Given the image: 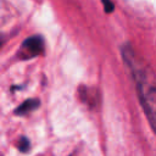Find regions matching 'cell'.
I'll return each mask as SVG.
<instances>
[{
	"instance_id": "6da1fadb",
	"label": "cell",
	"mask_w": 156,
	"mask_h": 156,
	"mask_svg": "<svg viewBox=\"0 0 156 156\" xmlns=\"http://www.w3.org/2000/svg\"><path fill=\"white\" fill-rule=\"evenodd\" d=\"M122 56L132 72L139 100L147 121L156 133V74L129 45L123 46Z\"/></svg>"
},
{
	"instance_id": "7a4b0ae2",
	"label": "cell",
	"mask_w": 156,
	"mask_h": 156,
	"mask_svg": "<svg viewBox=\"0 0 156 156\" xmlns=\"http://www.w3.org/2000/svg\"><path fill=\"white\" fill-rule=\"evenodd\" d=\"M43 49H44L43 39L40 37H30L22 44L21 54L24 58H28V57H33L41 54Z\"/></svg>"
},
{
	"instance_id": "3957f363",
	"label": "cell",
	"mask_w": 156,
	"mask_h": 156,
	"mask_svg": "<svg viewBox=\"0 0 156 156\" xmlns=\"http://www.w3.org/2000/svg\"><path fill=\"white\" fill-rule=\"evenodd\" d=\"M38 105H39V101L35 100V99L27 100V101H24L22 105H20V106L16 108L15 113H17V115H26L27 112L35 110V108L38 107Z\"/></svg>"
},
{
	"instance_id": "277c9868",
	"label": "cell",
	"mask_w": 156,
	"mask_h": 156,
	"mask_svg": "<svg viewBox=\"0 0 156 156\" xmlns=\"http://www.w3.org/2000/svg\"><path fill=\"white\" fill-rule=\"evenodd\" d=\"M28 146H29V141L26 139V138H21L20 140V144H18V149L23 152H26L28 150Z\"/></svg>"
},
{
	"instance_id": "5b68a950",
	"label": "cell",
	"mask_w": 156,
	"mask_h": 156,
	"mask_svg": "<svg viewBox=\"0 0 156 156\" xmlns=\"http://www.w3.org/2000/svg\"><path fill=\"white\" fill-rule=\"evenodd\" d=\"M104 4V7H105V11L106 12H111L112 10H113V4L112 2H102Z\"/></svg>"
}]
</instances>
